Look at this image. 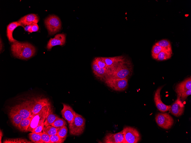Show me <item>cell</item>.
<instances>
[{
  "label": "cell",
  "instance_id": "3",
  "mask_svg": "<svg viewBox=\"0 0 191 143\" xmlns=\"http://www.w3.org/2000/svg\"><path fill=\"white\" fill-rule=\"evenodd\" d=\"M85 119L81 115L76 113L74 118L69 124L70 134L75 136H79L82 134L85 129Z\"/></svg>",
  "mask_w": 191,
  "mask_h": 143
},
{
  "label": "cell",
  "instance_id": "34",
  "mask_svg": "<svg viewBox=\"0 0 191 143\" xmlns=\"http://www.w3.org/2000/svg\"><path fill=\"white\" fill-rule=\"evenodd\" d=\"M41 140L42 143H51L50 136L45 132H42Z\"/></svg>",
  "mask_w": 191,
  "mask_h": 143
},
{
  "label": "cell",
  "instance_id": "22",
  "mask_svg": "<svg viewBox=\"0 0 191 143\" xmlns=\"http://www.w3.org/2000/svg\"><path fill=\"white\" fill-rule=\"evenodd\" d=\"M32 117L22 119L19 124L17 128L22 132H27V129L31 120Z\"/></svg>",
  "mask_w": 191,
  "mask_h": 143
},
{
  "label": "cell",
  "instance_id": "23",
  "mask_svg": "<svg viewBox=\"0 0 191 143\" xmlns=\"http://www.w3.org/2000/svg\"><path fill=\"white\" fill-rule=\"evenodd\" d=\"M110 71V70L107 69L99 67L94 74L97 78L104 80L107 76Z\"/></svg>",
  "mask_w": 191,
  "mask_h": 143
},
{
  "label": "cell",
  "instance_id": "4",
  "mask_svg": "<svg viewBox=\"0 0 191 143\" xmlns=\"http://www.w3.org/2000/svg\"><path fill=\"white\" fill-rule=\"evenodd\" d=\"M31 113L30 117L38 113L45 106L50 105L48 99L38 97L33 98V101L27 100Z\"/></svg>",
  "mask_w": 191,
  "mask_h": 143
},
{
  "label": "cell",
  "instance_id": "10",
  "mask_svg": "<svg viewBox=\"0 0 191 143\" xmlns=\"http://www.w3.org/2000/svg\"><path fill=\"white\" fill-rule=\"evenodd\" d=\"M103 58L110 71L126 60L125 58L122 55Z\"/></svg>",
  "mask_w": 191,
  "mask_h": 143
},
{
  "label": "cell",
  "instance_id": "27",
  "mask_svg": "<svg viewBox=\"0 0 191 143\" xmlns=\"http://www.w3.org/2000/svg\"><path fill=\"white\" fill-rule=\"evenodd\" d=\"M3 143H32L31 141L21 138H6L4 140Z\"/></svg>",
  "mask_w": 191,
  "mask_h": 143
},
{
  "label": "cell",
  "instance_id": "40",
  "mask_svg": "<svg viewBox=\"0 0 191 143\" xmlns=\"http://www.w3.org/2000/svg\"><path fill=\"white\" fill-rule=\"evenodd\" d=\"M2 49V42L1 41V39H0V51H1V50Z\"/></svg>",
  "mask_w": 191,
  "mask_h": 143
},
{
  "label": "cell",
  "instance_id": "8",
  "mask_svg": "<svg viewBox=\"0 0 191 143\" xmlns=\"http://www.w3.org/2000/svg\"><path fill=\"white\" fill-rule=\"evenodd\" d=\"M104 80L108 86L116 91H122L124 90L128 86V78H106Z\"/></svg>",
  "mask_w": 191,
  "mask_h": 143
},
{
  "label": "cell",
  "instance_id": "38",
  "mask_svg": "<svg viewBox=\"0 0 191 143\" xmlns=\"http://www.w3.org/2000/svg\"><path fill=\"white\" fill-rule=\"evenodd\" d=\"M91 67L94 74L96 72L99 67L98 66L95 58L94 59L91 64Z\"/></svg>",
  "mask_w": 191,
  "mask_h": 143
},
{
  "label": "cell",
  "instance_id": "12",
  "mask_svg": "<svg viewBox=\"0 0 191 143\" xmlns=\"http://www.w3.org/2000/svg\"><path fill=\"white\" fill-rule=\"evenodd\" d=\"M163 86L159 87L155 92L154 100L157 108L161 112H164L170 110L171 106L167 105L162 102L160 95V91Z\"/></svg>",
  "mask_w": 191,
  "mask_h": 143
},
{
  "label": "cell",
  "instance_id": "17",
  "mask_svg": "<svg viewBox=\"0 0 191 143\" xmlns=\"http://www.w3.org/2000/svg\"><path fill=\"white\" fill-rule=\"evenodd\" d=\"M191 90V77L187 78L178 84L176 86L175 91L177 95L180 97L182 92L186 91Z\"/></svg>",
  "mask_w": 191,
  "mask_h": 143
},
{
  "label": "cell",
  "instance_id": "11",
  "mask_svg": "<svg viewBox=\"0 0 191 143\" xmlns=\"http://www.w3.org/2000/svg\"><path fill=\"white\" fill-rule=\"evenodd\" d=\"M105 143H124L122 130L116 133H108L104 139Z\"/></svg>",
  "mask_w": 191,
  "mask_h": 143
},
{
  "label": "cell",
  "instance_id": "7",
  "mask_svg": "<svg viewBox=\"0 0 191 143\" xmlns=\"http://www.w3.org/2000/svg\"><path fill=\"white\" fill-rule=\"evenodd\" d=\"M49 105L44 107L37 113L31 117V120L27 129V132H32L37 126L44 122Z\"/></svg>",
  "mask_w": 191,
  "mask_h": 143
},
{
  "label": "cell",
  "instance_id": "39",
  "mask_svg": "<svg viewBox=\"0 0 191 143\" xmlns=\"http://www.w3.org/2000/svg\"><path fill=\"white\" fill-rule=\"evenodd\" d=\"M0 143H1V139L2 138V137L3 136V134L2 133V131H1V130H0Z\"/></svg>",
  "mask_w": 191,
  "mask_h": 143
},
{
  "label": "cell",
  "instance_id": "36",
  "mask_svg": "<svg viewBox=\"0 0 191 143\" xmlns=\"http://www.w3.org/2000/svg\"><path fill=\"white\" fill-rule=\"evenodd\" d=\"M191 90H188L183 92L180 95V98L182 100H184L188 96L191 95Z\"/></svg>",
  "mask_w": 191,
  "mask_h": 143
},
{
  "label": "cell",
  "instance_id": "21",
  "mask_svg": "<svg viewBox=\"0 0 191 143\" xmlns=\"http://www.w3.org/2000/svg\"><path fill=\"white\" fill-rule=\"evenodd\" d=\"M59 116L54 113L50 105L47 109V112L44 122L45 126L51 125V124L58 118Z\"/></svg>",
  "mask_w": 191,
  "mask_h": 143
},
{
  "label": "cell",
  "instance_id": "29",
  "mask_svg": "<svg viewBox=\"0 0 191 143\" xmlns=\"http://www.w3.org/2000/svg\"><path fill=\"white\" fill-rule=\"evenodd\" d=\"M164 49L161 47L155 44L153 46L151 51V54L153 58L156 60L158 54Z\"/></svg>",
  "mask_w": 191,
  "mask_h": 143
},
{
  "label": "cell",
  "instance_id": "25",
  "mask_svg": "<svg viewBox=\"0 0 191 143\" xmlns=\"http://www.w3.org/2000/svg\"><path fill=\"white\" fill-rule=\"evenodd\" d=\"M162 47L166 51L172 52L171 43L170 41L166 39L160 40L155 43Z\"/></svg>",
  "mask_w": 191,
  "mask_h": 143
},
{
  "label": "cell",
  "instance_id": "18",
  "mask_svg": "<svg viewBox=\"0 0 191 143\" xmlns=\"http://www.w3.org/2000/svg\"><path fill=\"white\" fill-rule=\"evenodd\" d=\"M39 21V18L36 15L30 14L21 17L17 22L23 26H29L33 23H37Z\"/></svg>",
  "mask_w": 191,
  "mask_h": 143
},
{
  "label": "cell",
  "instance_id": "16",
  "mask_svg": "<svg viewBox=\"0 0 191 143\" xmlns=\"http://www.w3.org/2000/svg\"><path fill=\"white\" fill-rule=\"evenodd\" d=\"M65 34L63 33L57 34L54 38L50 39L47 44V48L48 50H50L54 46L63 45L65 44Z\"/></svg>",
  "mask_w": 191,
  "mask_h": 143
},
{
  "label": "cell",
  "instance_id": "9",
  "mask_svg": "<svg viewBox=\"0 0 191 143\" xmlns=\"http://www.w3.org/2000/svg\"><path fill=\"white\" fill-rule=\"evenodd\" d=\"M155 120L160 127L165 129L170 128L174 123L172 117L168 114L166 113L157 114L155 117Z\"/></svg>",
  "mask_w": 191,
  "mask_h": 143
},
{
  "label": "cell",
  "instance_id": "26",
  "mask_svg": "<svg viewBox=\"0 0 191 143\" xmlns=\"http://www.w3.org/2000/svg\"><path fill=\"white\" fill-rule=\"evenodd\" d=\"M60 128H57L51 125L44 126L42 132H45L50 136L56 135Z\"/></svg>",
  "mask_w": 191,
  "mask_h": 143
},
{
  "label": "cell",
  "instance_id": "31",
  "mask_svg": "<svg viewBox=\"0 0 191 143\" xmlns=\"http://www.w3.org/2000/svg\"><path fill=\"white\" fill-rule=\"evenodd\" d=\"M68 132L66 126H65L60 127L57 133V135L63 138L66 139Z\"/></svg>",
  "mask_w": 191,
  "mask_h": 143
},
{
  "label": "cell",
  "instance_id": "19",
  "mask_svg": "<svg viewBox=\"0 0 191 143\" xmlns=\"http://www.w3.org/2000/svg\"><path fill=\"white\" fill-rule=\"evenodd\" d=\"M9 116L12 124L17 128L23 118L19 113L12 107L9 113Z\"/></svg>",
  "mask_w": 191,
  "mask_h": 143
},
{
  "label": "cell",
  "instance_id": "28",
  "mask_svg": "<svg viewBox=\"0 0 191 143\" xmlns=\"http://www.w3.org/2000/svg\"><path fill=\"white\" fill-rule=\"evenodd\" d=\"M172 52L164 49L158 54L157 60L163 61L170 59L172 57Z\"/></svg>",
  "mask_w": 191,
  "mask_h": 143
},
{
  "label": "cell",
  "instance_id": "14",
  "mask_svg": "<svg viewBox=\"0 0 191 143\" xmlns=\"http://www.w3.org/2000/svg\"><path fill=\"white\" fill-rule=\"evenodd\" d=\"M184 108V105L181 100L180 97L178 96L177 99L172 105L170 109L172 114L178 117L183 114Z\"/></svg>",
  "mask_w": 191,
  "mask_h": 143
},
{
  "label": "cell",
  "instance_id": "32",
  "mask_svg": "<svg viewBox=\"0 0 191 143\" xmlns=\"http://www.w3.org/2000/svg\"><path fill=\"white\" fill-rule=\"evenodd\" d=\"M95 58L99 67L108 69L103 57H97Z\"/></svg>",
  "mask_w": 191,
  "mask_h": 143
},
{
  "label": "cell",
  "instance_id": "33",
  "mask_svg": "<svg viewBox=\"0 0 191 143\" xmlns=\"http://www.w3.org/2000/svg\"><path fill=\"white\" fill-rule=\"evenodd\" d=\"M50 138L51 143H62L65 139L59 137L57 134L50 136Z\"/></svg>",
  "mask_w": 191,
  "mask_h": 143
},
{
  "label": "cell",
  "instance_id": "20",
  "mask_svg": "<svg viewBox=\"0 0 191 143\" xmlns=\"http://www.w3.org/2000/svg\"><path fill=\"white\" fill-rule=\"evenodd\" d=\"M19 26L23 27L17 21L12 22L7 26V35L8 40L10 42L13 43L17 41L13 38L12 33L15 29Z\"/></svg>",
  "mask_w": 191,
  "mask_h": 143
},
{
  "label": "cell",
  "instance_id": "6",
  "mask_svg": "<svg viewBox=\"0 0 191 143\" xmlns=\"http://www.w3.org/2000/svg\"><path fill=\"white\" fill-rule=\"evenodd\" d=\"M124 143H137L141 139L138 131L136 128L130 126L125 127L122 130Z\"/></svg>",
  "mask_w": 191,
  "mask_h": 143
},
{
  "label": "cell",
  "instance_id": "15",
  "mask_svg": "<svg viewBox=\"0 0 191 143\" xmlns=\"http://www.w3.org/2000/svg\"><path fill=\"white\" fill-rule=\"evenodd\" d=\"M63 105V108L61 110L62 117L69 124L75 118L76 113L69 105L64 103Z\"/></svg>",
  "mask_w": 191,
  "mask_h": 143
},
{
  "label": "cell",
  "instance_id": "13",
  "mask_svg": "<svg viewBox=\"0 0 191 143\" xmlns=\"http://www.w3.org/2000/svg\"><path fill=\"white\" fill-rule=\"evenodd\" d=\"M12 108L19 113L23 119L27 118L31 116L30 108L27 101L16 105Z\"/></svg>",
  "mask_w": 191,
  "mask_h": 143
},
{
  "label": "cell",
  "instance_id": "5",
  "mask_svg": "<svg viewBox=\"0 0 191 143\" xmlns=\"http://www.w3.org/2000/svg\"><path fill=\"white\" fill-rule=\"evenodd\" d=\"M45 25L50 35H53L59 32L61 29V23L57 16L51 15L45 20Z\"/></svg>",
  "mask_w": 191,
  "mask_h": 143
},
{
  "label": "cell",
  "instance_id": "24",
  "mask_svg": "<svg viewBox=\"0 0 191 143\" xmlns=\"http://www.w3.org/2000/svg\"><path fill=\"white\" fill-rule=\"evenodd\" d=\"M42 132H31L29 134V140L32 142L42 143L41 136Z\"/></svg>",
  "mask_w": 191,
  "mask_h": 143
},
{
  "label": "cell",
  "instance_id": "1",
  "mask_svg": "<svg viewBox=\"0 0 191 143\" xmlns=\"http://www.w3.org/2000/svg\"><path fill=\"white\" fill-rule=\"evenodd\" d=\"M11 49L14 57L23 59L30 58L34 55L36 52L35 47L27 42L15 41L11 45Z\"/></svg>",
  "mask_w": 191,
  "mask_h": 143
},
{
  "label": "cell",
  "instance_id": "2",
  "mask_svg": "<svg viewBox=\"0 0 191 143\" xmlns=\"http://www.w3.org/2000/svg\"><path fill=\"white\" fill-rule=\"evenodd\" d=\"M130 65V63L126 60L110 70L105 79L128 78L132 72V69Z\"/></svg>",
  "mask_w": 191,
  "mask_h": 143
},
{
  "label": "cell",
  "instance_id": "35",
  "mask_svg": "<svg viewBox=\"0 0 191 143\" xmlns=\"http://www.w3.org/2000/svg\"><path fill=\"white\" fill-rule=\"evenodd\" d=\"M39 28L37 23H33L29 25L27 28V31L30 33L37 31Z\"/></svg>",
  "mask_w": 191,
  "mask_h": 143
},
{
  "label": "cell",
  "instance_id": "37",
  "mask_svg": "<svg viewBox=\"0 0 191 143\" xmlns=\"http://www.w3.org/2000/svg\"><path fill=\"white\" fill-rule=\"evenodd\" d=\"M44 122H43L41 124L37 126L34 129L32 132H42L44 126Z\"/></svg>",
  "mask_w": 191,
  "mask_h": 143
},
{
  "label": "cell",
  "instance_id": "30",
  "mask_svg": "<svg viewBox=\"0 0 191 143\" xmlns=\"http://www.w3.org/2000/svg\"><path fill=\"white\" fill-rule=\"evenodd\" d=\"M67 125V123L64 120L58 118L51 125L55 127L60 128Z\"/></svg>",
  "mask_w": 191,
  "mask_h": 143
}]
</instances>
